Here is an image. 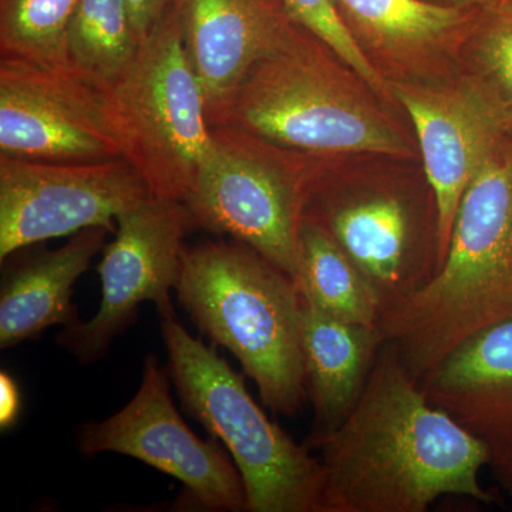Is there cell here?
Wrapping results in <instances>:
<instances>
[{
  "mask_svg": "<svg viewBox=\"0 0 512 512\" xmlns=\"http://www.w3.org/2000/svg\"><path fill=\"white\" fill-rule=\"evenodd\" d=\"M308 447L323 466L320 512H424L448 495L494 501L480 483L487 448L429 402L387 342L346 419Z\"/></svg>",
  "mask_w": 512,
  "mask_h": 512,
  "instance_id": "cell-1",
  "label": "cell"
},
{
  "mask_svg": "<svg viewBox=\"0 0 512 512\" xmlns=\"http://www.w3.org/2000/svg\"><path fill=\"white\" fill-rule=\"evenodd\" d=\"M208 121L211 127L237 128L266 143L320 158L414 156L376 94L298 23L249 69Z\"/></svg>",
  "mask_w": 512,
  "mask_h": 512,
  "instance_id": "cell-2",
  "label": "cell"
},
{
  "mask_svg": "<svg viewBox=\"0 0 512 512\" xmlns=\"http://www.w3.org/2000/svg\"><path fill=\"white\" fill-rule=\"evenodd\" d=\"M507 320H512V137L468 187L436 275L382 313L377 326L419 382L461 343Z\"/></svg>",
  "mask_w": 512,
  "mask_h": 512,
  "instance_id": "cell-3",
  "label": "cell"
},
{
  "mask_svg": "<svg viewBox=\"0 0 512 512\" xmlns=\"http://www.w3.org/2000/svg\"><path fill=\"white\" fill-rule=\"evenodd\" d=\"M204 335L228 349L275 413L295 416L308 396L303 299L295 281L242 242L185 248L174 286Z\"/></svg>",
  "mask_w": 512,
  "mask_h": 512,
  "instance_id": "cell-4",
  "label": "cell"
},
{
  "mask_svg": "<svg viewBox=\"0 0 512 512\" xmlns=\"http://www.w3.org/2000/svg\"><path fill=\"white\" fill-rule=\"evenodd\" d=\"M168 375L185 412L234 458L251 512H320L323 466L256 404L244 380L214 349L167 316L161 322Z\"/></svg>",
  "mask_w": 512,
  "mask_h": 512,
  "instance_id": "cell-5",
  "label": "cell"
},
{
  "mask_svg": "<svg viewBox=\"0 0 512 512\" xmlns=\"http://www.w3.org/2000/svg\"><path fill=\"white\" fill-rule=\"evenodd\" d=\"M104 94L123 158L153 197L184 202L210 156L212 128L185 55L178 0Z\"/></svg>",
  "mask_w": 512,
  "mask_h": 512,
  "instance_id": "cell-6",
  "label": "cell"
},
{
  "mask_svg": "<svg viewBox=\"0 0 512 512\" xmlns=\"http://www.w3.org/2000/svg\"><path fill=\"white\" fill-rule=\"evenodd\" d=\"M212 128V148L184 200L192 228L229 235L295 281L309 194L320 157L286 150L245 131Z\"/></svg>",
  "mask_w": 512,
  "mask_h": 512,
  "instance_id": "cell-7",
  "label": "cell"
},
{
  "mask_svg": "<svg viewBox=\"0 0 512 512\" xmlns=\"http://www.w3.org/2000/svg\"><path fill=\"white\" fill-rule=\"evenodd\" d=\"M153 197L126 158L52 163L0 156V261L47 239L106 228Z\"/></svg>",
  "mask_w": 512,
  "mask_h": 512,
  "instance_id": "cell-8",
  "label": "cell"
},
{
  "mask_svg": "<svg viewBox=\"0 0 512 512\" xmlns=\"http://www.w3.org/2000/svg\"><path fill=\"white\" fill-rule=\"evenodd\" d=\"M303 218L335 239L382 313L419 291L439 269L437 214L421 211L402 191L336 192L316 183Z\"/></svg>",
  "mask_w": 512,
  "mask_h": 512,
  "instance_id": "cell-9",
  "label": "cell"
},
{
  "mask_svg": "<svg viewBox=\"0 0 512 512\" xmlns=\"http://www.w3.org/2000/svg\"><path fill=\"white\" fill-rule=\"evenodd\" d=\"M79 443L83 453L123 454L177 478L185 503L197 510L247 511L238 468L214 440L202 441L181 419L156 356L147 357L131 402L109 419L83 427Z\"/></svg>",
  "mask_w": 512,
  "mask_h": 512,
  "instance_id": "cell-10",
  "label": "cell"
},
{
  "mask_svg": "<svg viewBox=\"0 0 512 512\" xmlns=\"http://www.w3.org/2000/svg\"><path fill=\"white\" fill-rule=\"evenodd\" d=\"M117 225L99 264V311L89 322L79 320L60 333V345L84 363L107 352L140 303H156L161 318L174 316L170 291L192 228L184 202L150 197L120 215Z\"/></svg>",
  "mask_w": 512,
  "mask_h": 512,
  "instance_id": "cell-11",
  "label": "cell"
},
{
  "mask_svg": "<svg viewBox=\"0 0 512 512\" xmlns=\"http://www.w3.org/2000/svg\"><path fill=\"white\" fill-rule=\"evenodd\" d=\"M0 156L90 163L123 154L103 90L69 69L2 57Z\"/></svg>",
  "mask_w": 512,
  "mask_h": 512,
  "instance_id": "cell-12",
  "label": "cell"
},
{
  "mask_svg": "<svg viewBox=\"0 0 512 512\" xmlns=\"http://www.w3.org/2000/svg\"><path fill=\"white\" fill-rule=\"evenodd\" d=\"M390 89L416 130L436 202L441 265L468 187L511 136L493 104L463 70L429 82L390 83Z\"/></svg>",
  "mask_w": 512,
  "mask_h": 512,
  "instance_id": "cell-13",
  "label": "cell"
},
{
  "mask_svg": "<svg viewBox=\"0 0 512 512\" xmlns=\"http://www.w3.org/2000/svg\"><path fill=\"white\" fill-rule=\"evenodd\" d=\"M346 29L387 83L429 82L461 70L480 10L434 0H335Z\"/></svg>",
  "mask_w": 512,
  "mask_h": 512,
  "instance_id": "cell-14",
  "label": "cell"
},
{
  "mask_svg": "<svg viewBox=\"0 0 512 512\" xmlns=\"http://www.w3.org/2000/svg\"><path fill=\"white\" fill-rule=\"evenodd\" d=\"M434 406L484 444L512 493V320L481 330L419 380Z\"/></svg>",
  "mask_w": 512,
  "mask_h": 512,
  "instance_id": "cell-15",
  "label": "cell"
},
{
  "mask_svg": "<svg viewBox=\"0 0 512 512\" xmlns=\"http://www.w3.org/2000/svg\"><path fill=\"white\" fill-rule=\"evenodd\" d=\"M178 10L185 55L201 84L207 119L296 25L285 0H178Z\"/></svg>",
  "mask_w": 512,
  "mask_h": 512,
  "instance_id": "cell-16",
  "label": "cell"
},
{
  "mask_svg": "<svg viewBox=\"0 0 512 512\" xmlns=\"http://www.w3.org/2000/svg\"><path fill=\"white\" fill-rule=\"evenodd\" d=\"M106 228L77 232L64 247L43 251L8 269L0 288V348L35 338L50 326L79 322L73 286L103 247Z\"/></svg>",
  "mask_w": 512,
  "mask_h": 512,
  "instance_id": "cell-17",
  "label": "cell"
},
{
  "mask_svg": "<svg viewBox=\"0 0 512 512\" xmlns=\"http://www.w3.org/2000/svg\"><path fill=\"white\" fill-rule=\"evenodd\" d=\"M383 343L379 326L346 322L303 301V365L315 407V433L333 430L346 419L362 396Z\"/></svg>",
  "mask_w": 512,
  "mask_h": 512,
  "instance_id": "cell-18",
  "label": "cell"
},
{
  "mask_svg": "<svg viewBox=\"0 0 512 512\" xmlns=\"http://www.w3.org/2000/svg\"><path fill=\"white\" fill-rule=\"evenodd\" d=\"M298 285L303 301L323 312L365 326H377L380 306L348 255L315 221L303 218Z\"/></svg>",
  "mask_w": 512,
  "mask_h": 512,
  "instance_id": "cell-19",
  "label": "cell"
},
{
  "mask_svg": "<svg viewBox=\"0 0 512 512\" xmlns=\"http://www.w3.org/2000/svg\"><path fill=\"white\" fill-rule=\"evenodd\" d=\"M126 0H80L66 32L67 66L106 92L140 47Z\"/></svg>",
  "mask_w": 512,
  "mask_h": 512,
  "instance_id": "cell-20",
  "label": "cell"
},
{
  "mask_svg": "<svg viewBox=\"0 0 512 512\" xmlns=\"http://www.w3.org/2000/svg\"><path fill=\"white\" fill-rule=\"evenodd\" d=\"M79 2L0 0V53L3 59L69 69L64 49L66 32Z\"/></svg>",
  "mask_w": 512,
  "mask_h": 512,
  "instance_id": "cell-21",
  "label": "cell"
},
{
  "mask_svg": "<svg viewBox=\"0 0 512 512\" xmlns=\"http://www.w3.org/2000/svg\"><path fill=\"white\" fill-rule=\"evenodd\" d=\"M461 70L493 104L512 137V0L480 10L461 53Z\"/></svg>",
  "mask_w": 512,
  "mask_h": 512,
  "instance_id": "cell-22",
  "label": "cell"
},
{
  "mask_svg": "<svg viewBox=\"0 0 512 512\" xmlns=\"http://www.w3.org/2000/svg\"><path fill=\"white\" fill-rule=\"evenodd\" d=\"M285 3L292 19L332 49L369 86L387 109L399 107L390 84L367 60L346 29L335 0H285Z\"/></svg>",
  "mask_w": 512,
  "mask_h": 512,
  "instance_id": "cell-23",
  "label": "cell"
},
{
  "mask_svg": "<svg viewBox=\"0 0 512 512\" xmlns=\"http://www.w3.org/2000/svg\"><path fill=\"white\" fill-rule=\"evenodd\" d=\"M126 3L134 30L140 42H143L144 37L156 28L177 0H126Z\"/></svg>",
  "mask_w": 512,
  "mask_h": 512,
  "instance_id": "cell-24",
  "label": "cell"
},
{
  "mask_svg": "<svg viewBox=\"0 0 512 512\" xmlns=\"http://www.w3.org/2000/svg\"><path fill=\"white\" fill-rule=\"evenodd\" d=\"M20 393L18 384L6 372L0 373V427L8 430L18 420Z\"/></svg>",
  "mask_w": 512,
  "mask_h": 512,
  "instance_id": "cell-25",
  "label": "cell"
},
{
  "mask_svg": "<svg viewBox=\"0 0 512 512\" xmlns=\"http://www.w3.org/2000/svg\"><path fill=\"white\" fill-rule=\"evenodd\" d=\"M434 2L446 3V5L458 6V8L483 10L497 5L501 0H434Z\"/></svg>",
  "mask_w": 512,
  "mask_h": 512,
  "instance_id": "cell-26",
  "label": "cell"
}]
</instances>
